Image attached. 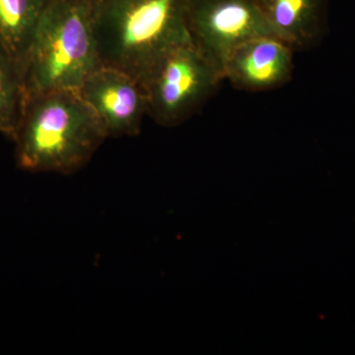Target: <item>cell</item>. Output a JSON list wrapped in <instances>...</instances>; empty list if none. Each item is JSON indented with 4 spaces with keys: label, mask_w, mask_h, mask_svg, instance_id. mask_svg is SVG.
<instances>
[{
    "label": "cell",
    "mask_w": 355,
    "mask_h": 355,
    "mask_svg": "<svg viewBox=\"0 0 355 355\" xmlns=\"http://www.w3.org/2000/svg\"><path fill=\"white\" fill-rule=\"evenodd\" d=\"M106 139L78 91H49L24 101L13 141L16 163L30 173L73 174L88 164Z\"/></svg>",
    "instance_id": "6da1fadb"
},
{
    "label": "cell",
    "mask_w": 355,
    "mask_h": 355,
    "mask_svg": "<svg viewBox=\"0 0 355 355\" xmlns=\"http://www.w3.org/2000/svg\"><path fill=\"white\" fill-rule=\"evenodd\" d=\"M188 0H94L102 65L141 80L168 51L190 41Z\"/></svg>",
    "instance_id": "7a4b0ae2"
},
{
    "label": "cell",
    "mask_w": 355,
    "mask_h": 355,
    "mask_svg": "<svg viewBox=\"0 0 355 355\" xmlns=\"http://www.w3.org/2000/svg\"><path fill=\"white\" fill-rule=\"evenodd\" d=\"M101 65L94 0H51L26 58L24 101L49 91H78Z\"/></svg>",
    "instance_id": "3957f363"
},
{
    "label": "cell",
    "mask_w": 355,
    "mask_h": 355,
    "mask_svg": "<svg viewBox=\"0 0 355 355\" xmlns=\"http://www.w3.org/2000/svg\"><path fill=\"white\" fill-rule=\"evenodd\" d=\"M224 81L221 70L193 42L164 53L140 80L147 116L163 127L190 118Z\"/></svg>",
    "instance_id": "277c9868"
},
{
    "label": "cell",
    "mask_w": 355,
    "mask_h": 355,
    "mask_svg": "<svg viewBox=\"0 0 355 355\" xmlns=\"http://www.w3.org/2000/svg\"><path fill=\"white\" fill-rule=\"evenodd\" d=\"M186 18L191 41L223 76L224 67L238 46L273 35L257 0H188Z\"/></svg>",
    "instance_id": "5b68a950"
},
{
    "label": "cell",
    "mask_w": 355,
    "mask_h": 355,
    "mask_svg": "<svg viewBox=\"0 0 355 355\" xmlns=\"http://www.w3.org/2000/svg\"><path fill=\"white\" fill-rule=\"evenodd\" d=\"M107 139L139 135L147 116L146 94L139 80L114 67L101 65L78 90Z\"/></svg>",
    "instance_id": "8992f818"
},
{
    "label": "cell",
    "mask_w": 355,
    "mask_h": 355,
    "mask_svg": "<svg viewBox=\"0 0 355 355\" xmlns=\"http://www.w3.org/2000/svg\"><path fill=\"white\" fill-rule=\"evenodd\" d=\"M294 50L275 35L245 42L229 57L224 80L250 92H263L288 83L293 76Z\"/></svg>",
    "instance_id": "52a82bcc"
},
{
    "label": "cell",
    "mask_w": 355,
    "mask_h": 355,
    "mask_svg": "<svg viewBox=\"0 0 355 355\" xmlns=\"http://www.w3.org/2000/svg\"><path fill=\"white\" fill-rule=\"evenodd\" d=\"M273 35L294 51L316 46L327 28L328 0H257Z\"/></svg>",
    "instance_id": "ba28073f"
},
{
    "label": "cell",
    "mask_w": 355,
    "mask_h": 355,
    "mask_svg": "<svg viewBox=\"0 0 355 355\" xmlns=\"http://www.w3.org/2000/svg\"><path fill=\"white\" fill-rule=\"evenodd\" d=\"M50 1L0 0V50L10 58L21 76L35 33Z\"/></svg>",
    "instance_id": "9c48e42d"
},
{
    "label": "cell",
    "mask_w": 355,
    "mask_h": 355,
    "mask_svg": "<svg viewBox=\"0 0 355 355\" xmlns=\"http://www.w3.org/2000/svg\"><path fill=\"white\" fill-rule=\"evenodd\" d=\"M24 105L22 76L10 58L0 50V133L15 139Z\"/></svg>",
    "instance_id": "30bf717a"
}]
</instances>
